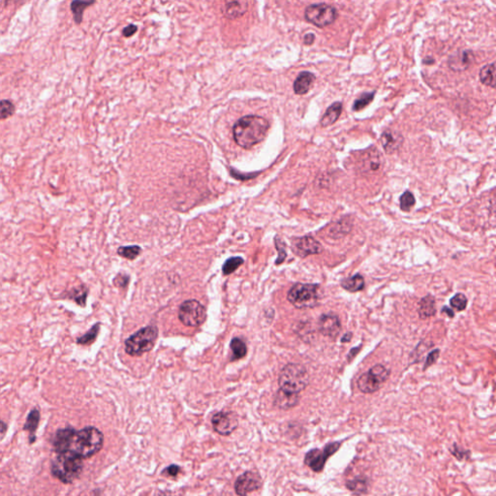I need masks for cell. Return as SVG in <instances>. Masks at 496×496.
Here are the masks:
<instances>
[{"mask_svg": "<svg viewBox=\"0 0 496 496\" xmlns=\"http://www.w3.org/2000/svg\"><path fill=\"white\" fill-rule=\"evenodd\" d=\"M360 348H361V347L360 346L359 348H353V349L350 351V353H349V355H348V357H347V360H348V361H351V360H353V359L355 358V356L358 354V352L360 350Z\"/></svg>", "mask_w": 496, "mask_h": 496, "instance_id": "cell-47", "label": "cell"}, {"mask_svg": "<svg viewBox=\"0 0 496 496\" xmlns=\"http://www.w3.org/2000/svg\"><path fill=\"white\" fill-rule=\"evenodd\" d=\"M450 453L454 456V457L457 458V460L459 461H462V460H466L468 459L470 456H471V452L467 449H463V448L459 447L457 445V443H455L453 445V447L450 448L449 449Z\"/></svg>", "mask_w": 496, "mask_h": 496, "instance_id": "cell-38", "label": "cell"}, {"mask_svg": "<svg viewBox=\"0 0 496 496\" xmlns=\"http://www.w3.org/2000/svg\"><path fill=\"white\" fill-rule=\"evenodd\" d=\"M274 244H275V248L276 250L278 251V257L275 261V265L278 266L280 264H282L286 257H287V252H286V244L283 242L281 239H279L278 237H276L274 239Z\"/></svg>", "mask_w": 496, "mask_h": 496, "instance_id": "cell-39", "label": "cell"}, {"mask_svg": "<svg viewBox=\"0 0 496 496\" xmlns=\"http://www.w3.org/2000/svg\"><path fill=\"white\" fill-rule=\"evenodd\" d=\"M269 128L270 123L265 117L256 115L244 116L233 124V140L238 146L248 149L263 141Z\"/></svg>", "mask_w": 496, "mask_h": 496, "instance_id": "cell-1", "label": "cell"}, {"mask_svg": "<svg viewBox=\"0 0 496 496\" xmlns=\"http://www.w3.org/2000/svg\"><path fill=\"white\" fill-rule=\"evenodd\" d=\"M341 444H342V443H341V441L330 442V443H328V444H327V445L324 447L323 451H324L325 455H326L327 457L329 458V457H331V456H333V455H334V454H335V453H336V452L340 450Z\"/></svg>", "mask_w": 496, "mask_h": 496, "instance_id": "cell-40", "label": "cell"}, {"mask_svg": "<svg viewBox=\"0 0 496 496\" xmlns=\"http://www.w3.org/2000/svg\"><path fill=\"white\" fill-rule=\"evenodd\" d=\"M374 95H375V92L363 93L360 98H358V99L355 100V102H354V104L352 106L353 111L354 112H360L361 110H363L364 108L368 107L370 103L373 101Z\"/></svg>", "mask_w": 496, "mask_h": 496, "instance_id": "cell-34", "label": "cell"}, {"mask_svg": "<svg viewBox=\"0 0 496 496\" xmlns=\"http://www.w3.org/2000/svg\"><path fill=\"white\" fill-rule=\"evenodd\" d=\"M16 107L10 100H0V119H6L15 114Z\"/></svg>", "mask_w": 496, "mask_h": 496, "instance_id": "cell-36", "label": "cell"}, {"mask_svg": "<svg viewBox=\"0 0 496 496\" xmlns=\"http://www.w3.org/2000/svg\"><path fill=\"white\" fill-rule=\"evenodd\" d=\"M76 429L73 428H60L53 438V448L54 451L59 454L63 452H67L71 448L72 440Z\"/></svg>", "mask_w": 496, "mask_h": 496, "instance_id": "cell-15", "label": "cell"}, {"mask_svg": "<svg viewBox=\"0 0 496 496\" xmlns=\"http://www.w3.org/2000/svg\"><path fill=\"white\" fill-rule=\"evenodd\" d=\"M244 263V260L242 257H231L226 260L222 267V273L224 275H230L231 273L236 272L242 265Z\"/></svg>", "mask_w": 496, "mask_h": 496, "instance_id": "cell-33", "label": "cell"}, {"mask_svg": "<svg viewBox=\"0 0 496 496\" xmlns=\"http://www.w3.org/2000/svg\"><path fill=\"white\" fill-rule=\"evenodd\" d=\"M292 250L297 256L301 258H306L310 255L321 254L323 252V246L314 238L310 236H305L293 240Z\"/></svg>", "mask_w": 496, "mask_h": 496, "instance_id": "cell-12", "label": "cell"}, {"mask_svg": "<svg viewBox=\"0 0 496 496\" xmlns=\"http://www.w3.org/2000/svg\"><path fill=\"white\" fill-rule=\"evenodd\" d=\"M40 418H41V415H40L39 409H32L29 413L25 424L23 426V430L29 432L30 444H33L36 440L35 433H36V430H37L38 426H39Z\"/></svg>", "mask_w": 496, "mask_h": 496, "instance_id": "cell-23", "label": "cell"}, {"mask_svg": "<svg viewBox=\"0 0 496 496\" xmlns=\"http://www.w3.org/2000/svg\"><path fill=\"white\" fill-rule=\"evenodd\" d=\"M7 429H8V426L6 425V423H4L3 421H0V441L5 437V435L7 433Z\"/></svg>", "mask_w": 496, "mask_h": 496, "instance_id": "cell-46", "label": "cell"}, {"mask_svg": "<svg viewBox=\"0 0 496 496\" xmlns=\"http://www.w3.org/2000/svg\"><path fill=\"white\" fill-rule=\"evenodd\" d=\"M319 331L323 335L335 338L341 331V324L335 314H323L319 319Z\"/></svg>", "mask_w": 496, "mask_h": 496, "instance_id": "cell-13", "label": "cell"}, {"mask_svg": "<svg viewBox=\"0 0 496 496\" xmlns=\"http://www.w3.org/2000/svg\"><path fill=\"white\" fill-rule=\"evenodd\" d=\"M83 469V458L72 451L57 454L50 466L53 476L63 484H71L76 481L81 476Z\"/></svg>", "mask_w": 496, "mask_h": 496, "instance_id": "cell-2", "label": "cell"}, {"mask_svg": "<svg viewBox=\"0 0 496 496\" xmlns=\"http://www.w3.org/2000/svg\"><path fill=\"white\" fill-rule=\"evenodd\" d=\"M261 486V476L253 471H246L237 478L234 491L239 496H247L250 492L258 490Z\"/></svg>", "mask_w": 496, "mask_h": 496, "instance_id": "cell-11", "label": "cell"}, {"mask_svg": "<svg viewBox=\"0 0 496 496\" xmlns=\"http://www.w3.org/2000/svg\"><path fill=\"white\" fill-rule=\"evenodd\" d=\"M129 280H130L129 275L124 274V273H118L117 276L115 277V279L113 280V283H114L115 286H117V288L124 289L129 284Z\"/></svg>", "mask_w": 496, "mask_h": 496, "instance_id": "cell-41", "label": "cell"}, {"mask_svg": "<svg viewBox=\"0 0 496 496\" xmlns=\"http://www.w3.org/2000/svg\"><path fill=\"white\" fill-rule=\"evenodd\" d=\"M94 1H73L71 2L70 8L74 15V20L77 24H81L83 20L84 12L88 8V6L94 4Z\"/></svg>", "mask_w": 496, "mask_h": 496, "instance_id": "cell-29", "label": "cell"}, {"mask_svg": "<svg viewBox=\"0 0 496 496\" xmlns=\"http://www.w3.org/2000/svg\"><path fill=\"white\" fill-rule=\"evenodd\" d=\"M230 348L233 352L232 360H241L246 356L247 346L246 343L240 337H233L230 343Z\"/></svg>", "mask_w": 496, "mask_h": 496, "instance_id": "cell-30", "label": "cell"}, {"mask_svg": "<svg viewBox=\"0 0 496 496\" xmlns=\"http://www.w3.org/2000/svg\"><path fill=\"white\" fill-rule=\"evenodd\" d=\"M179 472H180V467L178 466L177 464H171L170 466L167 467L162 471V475L168 477H175L178 475Z\"/></svg>", "mask_w": 496, "mask_h": 496, "instance_id": "cell-43", "label": "cell"}, {"mask_svg": "<svg viewBox=\"0 0 496 496\" xmlns=\"http://www.w3.org/2000/svg\"><path fill=\"white\" fill-rule=\"evenodd\" d=\"M360 169L362 172H378L383 166V159L377 148L374 146L364 151L360 156Z\"/></svg>", "mask_w": 496, "mask_h": 496, "instance_id": "cell-14", "label": "cell"}, {"mask_svg": "<svg viewBox=\"0 0 496 496\" xmlns=\"http://www.w3.org/2000/svg\"><path fill=\"white\" fill-rule=\"evenodd\" d=\"M467 302H468V300H467L466 296H464L461 293H458L451 299L450 304L453 308H455L457 311H463L466 308Z\"/></svg>", "mask_w": 496, "mask_h": 496, "instance_id": "cell-37", "label": "cell"}, {"mask_svg": "<svg viewBox=\"0 0 496 496\" xmlns=\"http://www.w3.org/2000/svg\"><path fill=\"white\" fill-rule=\"evenodd\" d=\"M480 81L482 84L485 86L490 87L491 88H495V64L490 63L484 66L480 70Z\"/></svg>", "mask_w": 496, "mask_h": 496, "instance_id": "cell-28", "label": "cell"}, {"mask_svg": "<svg viewBox=\"0 0 496 496\" xmlns=\"http://www.w3.org/2000/svg\"><path fill=\"white\" fill-rule=\"evenodd\" d=\"M308 371L300 363H289L279 373V389L288 394L299 395L309 385Z\"/></svg>", "mask_w": 496, "mask_h": 496, "instance_id": "cell-4", "label": "cell"}, {"mask_svg": "<svg viewBox=\"0 0 496 496\" xmlns=\"http://www.w3.org/2000/svg\"><path fill=\"white\" fill-rule=\"evenodd\" d=\"M315 80L316 77L314 74H312L311 72H307V71L302 72L294 82L293 88L295 93L298 95L306 94L310 90Z\"/></svg>", "mask_w": 496, "mask_h": 496, "instance_id": "cell-19", "label": "cell"}, {"mask_svg": "<svg viewBox=\"0 0 496 496\" xmlns=\"http://www.w3.org/2000/svg\"><path fill=\"white\" fill-rule=\"evenodd\" d=\"M341 287L351 293L359 292L364 288V278L360 274H355L352 277L345 278L341 281Z\"/></svg>", "mask_w": 496, "mask_h": 496, "instance_id": "cell-27", "label": "cell"}, {"mask_svg": "<svg viewBox=\"0 0 496 496\" xmlns=\"http://www.w3.org/2000/svg\"><path fill=\"white\" fill-rule=\"evenodd\" d=\"M389 370L382 364L372 367L368 372L361 374L358 379V388L363 394H373L377 391L388 380Z\"/></svg>", "mask_w": 496, "mask_h": 496, "instance_id": "cell-7", "label": "cell"}, {"mask_svg": "<svg viewBox=\"0 0 496 496\" xmlns=\"http://www.w3.org/2000/svg\"><path fill=\"white\" fill-rule=\"evenodd\" d=\"M88 296V287L84 284L80 285L78 287H74L62 295L63 298L76 302L81 307H86Z\"/></svg>", "mask_w": 496, "mask_h": 496, "instance_id": "cell-22", "label": "cell"}, {"mask_svg": "<svg viewBox=\"0 0 496 496\" xmlns=\"http://www.w3.org/2000/svg\"><path fill=\"white\" fill-rule=\"evenodd\" d=\"M142 252V248L138 245H131V246H120L117 248V254L125 258L127 260L133 261Z\"/></svg>", "mask_w": 496, "mask_h": 496, "instance_id": "cell-32", "label": "cell"}, {"mask_svg": "<svg viewBox=\"0 0 496 496\" xmlns=\"http://www.w3.org/2000/svg\"><path fill=\"white\" fill-rule=\"evenodd\" d=\"M178 319L186 327H199L205 321L206 311L201 302L189 300L179 306Z\"/></svg>", "mask_w": 496, "mask_h": 496, "instance_id": "cell-9", "label": "cell"}, {"mask_svg": "<svg viewBox=\"0 0 496 496\" xmlns=\"http://www.w3.org/2000/svg\"><path fill=\"white\" fill-rule=\"evenodd\" d=\"M475 60L474 55L470 50H462L455 54L449 58V67L454 71H463L466 70Z\"/></svg>", "mask_w": 496, "mask_h": 496, "instance_id": "cell-18", "label": "cell"}, {"mask_svg": "<svg viewBox=\"0 0 496 496\" xmlns=\"http://www.w3.org/2000/svg\"><path fill=\"white\" fill-rule=\"evenodd\" d=\"M315 41V34L313 33H307L303 37V43L304 45H312Z\"/></svg>", "mask_w": 496, "mask_h": 496, "instance_id": "cell-45", "label": "cell"}, {"mask_svg": "<svg viewBox=\"0 0 496 496\" xmlns=\"http://www.w3.org/2000/svg\"><path fill=\"white\" fill-rule=\"evenodd\" d=\"M300 402V396L299 395H294V394H288L285 393L281 389H278V391L275 394L274 397V405L277 408L282 409V410H289L297 406Z\"/></svg>", "mask_w": 496, "mask_h": 496, "instance_id": "cell-21", "label": "cell"}, {"mask_svg": "<svg viewBox=\"0 0 496 496\" xmlns=\"http://www.w3.org/2000/svg\"><path fill=\"white\" fill-rule=\"evenodd\" d=\"M370 479L363 475H358L346 481L345 486L355 495H363L369 491Z\"/></svg>", "mask_w": 496, "mask_h": 496, "instance_id": "cell-20", "label": "cell"}, {"mask_svg": "<svg viewBox=\"0 0 496 496\" xmlns=\"http://www.w3.org/2000/svg\"><path fill=\"white\" fill-rule=\"evenodd\" d=\"M137 30H138V28H137L135 24H129L128 27H126V28L123 30V31H122V34H123V36H125V37H131L132 35H134V34L136 33Z\"/></svg>", "mask_w": 496, "mask_h": 496, "instance_id": "cell-44", "label": "cell"}, {"mask_svg": "<svg viewBox=\"0 0 496 496\" xmlns=\"http://www.w3.org/2000/svg\"><path fill=\"white\" fill-rule=\"evenodd\" d=\"M328 459L329 458L325 455L323 450L314 448L305 454L304 464L310 468L313 472L320 473L324 470Z\"/></svg>", "mask_w": 496, "mask_h": 496, "instance_id": "cell-16", "label": "cell"}, {"mask_svg": "<svg viewBox=\"0 0 496 496\" xmlns=\"http://www.w3.org/2000/svg\"><path fill=\"white\" fill-rule=\"evenodd\" d=\"M103 433L95 427H87L76 430L69 451L74 452L84 459L96 455L103 447Z\"/></svg>", "mask_w": 496, "mask_h": 496, "instance_id": "cell-3", "label": "cell"}, {"mask_svg": "<svg viewBox=\"0 0 496 496\" xmlns=\"http://www.w3.org/2000/svg\"><path fill=\"white\" fill-rule=\"evenodd\" d=\"M418 313L421 319H427V318H430V317L435 315V313H436L435 299L431 295H428V296L424 297L420 301Z\"/></svg>", "mask_w": 496, "mask_h": 496, "instance_id": "cell-24", "label": "cell"}, {"mask_svg": "<svg viewBox=\"0 0 496 496\" xmlns=\"http://www.w3.org/2000/svg\"><path fill=\"white\" fill-rule=\"evenodd\" d=\"M442 312H443V313H444V312H446L448 316H449V317H451V318H453V317L455 316V313H454V311H453L451 308H449V306H445V307L442 309Z\"/></svg>", "mask_w": 496, "mask_h": 496, "instance_id": "cell-49", "label": "cell"}, {"mask_svg": "<svg viewBox=\"0 0 496 496\" xmlns=\"http://www.w3.org/2000/svg\"><path fill=\"white\" fill-rule=\"evenodd\" d=\"M415 204H416V199H415V197H414L412 192L405 191L403 194L400 196L399 204H400V208H401L402 212L408 213L411 211V208L415 205Z\"/></svg>", "mask_w": 496, "mask_h": 496, "instance_id": "cell-35", "label": "cell"}, {"mask_svg": "<svg viewBox=\"0 0 496 496\" xmlns=\"http://www.w3.org/2000/svg\"><path fill=\"white\" fill-rule=\"evenodd\" d=\"M338 17V12L335 7L329 4H312L304 11V18L313 25L325 28L333 23Z\"/></svg>", "mask_w": 496, "mask_h": 496, "instance_id": "cell-8", "label": "cell"}, {"mask_svg": "<svg viewBox=\"0 0 496 496\" xmlns=\"http://www.w3.org/2000/svg\"><path fill=\"white\" fill-rule=\"evenodd\" d=\"M439 355H440V350L439 349L431 351L428 354V357H427V360H426L425 366H424V370H428L430 366H432L433 363H435L438 358H439Z\"/></svg>", "mask_w": 496, "mask_h": 496, "instance_id": "cell-42", "label": "cell"}, {"mask_svg": "<svg viewBox=\"0 0 496 496\" xmlns=\"http://www.w3.org/2000/svg\"><path fill=\"white\" fill-rule=\"evenodd\" d=\"M212 424L214 431L222 436L231 435L239 426L237 415L233 412H217L215 413Z\"/></svg>", "mask_w": 496, "mask_h": 496, "instance_id": "cell-10", "label": "cell"}, {"mask_svg": "<svg viewBox=\"0 0 496 496\" xmlns=\"http://www.w3.org/2000/svg\"><path fill=\"white\" fill-rule=\"evenodd\" d=\"M342 107L343 106H342L341 102H335V103L331 104L321 118V121H320L321 126L329 127L334 124L341 117V113H342Z\"/></svg>", "mask_w": 496, "mask_h": 496, "instance_id": "cell-25", "label": "cell"}, {"mask_svg": "<svg viewBox=\"0 0 496 496\" xmlns=\"http://www.w3.org/2000/svg\"><path fill=\"white\" fill-rule=\"evenodd\" d=\"M319 289L320 286L318 284L297 283L289 290L287 300L296 308H313L320 300Z\"/></svg>", "mask_w": 496, "mask_h": 496, "instance_id": "cell-6", "label": "cell"}, {"mask_svg": "<svg viewBox=\"0 0 496 496\" xmlns=\"http://www.w3.org/2000/svg\"><path fill=\"white\" fill-rule=\"evenodd\" d=\"M157 337L158 330L156 327H145L127 338L125 341V352L132 357L142 356L154 347Z\"/></svg>", "mask_w": 496, "mask_h": 496, "instance_id": "cell-5", "label": "cell"}, {"mask_svg": "<svg viewBox=\"0 0 496 496\" xmlns=\"http://www.w3.org/2000/svg\"><path fill=\"white\" fill-rule=\"evenodd\" d=\"M352 336H353V333L352 332H347L345 333L342 338H341V342L342 343H347V342H350L351 340H352Z\"/></svg>", "mask_w": 496, "mask_h": 496, "instance_id": "cell-48", "label": "cell"}, {"mask_svg": "<svg viewBox=\"0 0 496 496\" xmlns=\"http://www.w3.org/2000/svg\"><path fill=\"white\" fill-rule=\"evenodd\" d=\"M100 323L94 324L85 334L80 336L77 340V343L80 345H90L96 341L99 331H100Z\"/></svg>", "mask_w": 496, "mask_h": 496, "instance_id": "cell-31", "label": "cell"}, {"mask_svg": "<svg viewBox=\"0 0 496 496\" xmlns=\"http://www.w3.org/2000/svg\"><path fill=\"white\" fill-rule=\"evenodd\" d=\"M381 144L384 147L386 153L394 154L397 152L403 144V137L399 134L398 131L394 130H385L381 135Z\"/></svg>", "mask_w": 496, "mask_h": 496, "instance_id": "cell-17", "label": "cell"}, {"mask_svg": "<svg viewBox=\"0 0 496 496\" xmlns=\"http://www.w3.org/2000/svg\"><path fill=\"white\" fill-rule=\"evenodd\" d=\"M247 11V2L233 1L228 2L225 5V15L228 19H237L244 15Z\"/></svg>", "mask_w": 496, "mask_h": 496, "instance_id": "cell-26", "label": "cell"}]
</instances>
